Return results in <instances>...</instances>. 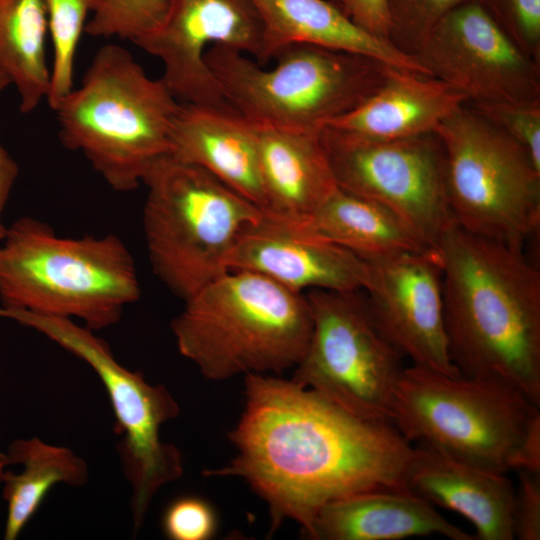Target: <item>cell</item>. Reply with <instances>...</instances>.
<instances>
[{
	"label": "cell",
	"mask_w": 540,
	"mask_h": 540,
	"mask_svg": "<svg viewBox=\"0 0 540 540\" xmlns=\"http://www.w3.org/2000/svg\"><path fill=\"white\" fill-rule=\"evenodd\" d=\"M469 106L483 114L515 140L540 170V102Z\"/></svg>",
	"instance_id": "cell-30"
},
{
	"label": "cell",
	"mask_w": 540,
	"mask_h": 540,
	"mask_svg": "<svg viewBox=\"0 0 540 540\" xmlns=\"http://www.w3.org/2000/svg\"><path fill=\"white\" fill-rule=\"evenodd\" d=\"M329 1L335 3L336 5H338L339 7H341L342 10H343V6H344V1H345V0H329Z\"/></svg>",
	"instance_id": "cell-37"
},
{
	"label": "cell",
	"mask_w": 540,
	"mask_h": 540,
	"mask_svg": "<svg viewBox=\"0 0 540 540\" xmlns=\"http://www.w3.org/2000/svg\"><path fill=\"white\" fill-rule=\"evenodd\" d=\"M343 11L359 28L389 42L386 0H345Z\"/></svg>",
	"instance_id": "cell-33"
},
{
	"label": "cell",
	"mask_w": 540,
	"mask_h": 540,
	"mask_svg": "<svg viewBox=\"0 0 540 540\" xmlns=\"http://www.w3.org/2000/svg\"><path fill=\"white\" fill-rule=\"evenodd\" d=\"M322 138L340 189L385 207L437 248L454 220L435 132L377 139L324 127Z\"/></svg>",
	"instance_id": "cell-12"
},
{
	"label": "cell",
	"mask_w": 540,
	"mask_h": 540,
	"mask_svg": "<svg viewBox=\"0 0 540 540\" xmlns=\"http://www.w3.org/2000/svg\"><path fill=\"white\" fill-rule=\"evenodd\" d=\"M452 363L490 377L540 406V271L524 248L453 223L437 248Z\"/></svg>",
	"instance_id": "cell-2"
},
{
	"label": "cell",
	"mask_w": 540,
	"mask_h": 540,
	"mask_svg": "<svg viewBox=\"0 0 540 540\" xmlns=\"http://www.w3.org/2000/svg\"><path fill=\"white\" fill-rule=\"evenodd\" d=\"M287 224L364 260L431 248L385 207L340 188L309 218Z\"/></svg>",
	"instance_id": "cell-23"
},
{
	"label": "cell",
	"mask_w": 540,
	"mask_h": 540,
	"mask_svg": "<svg viewBox=\"0 0 540 540\" xmlns=\"http://www.w3.org/2000/svg\"><path fill=\"white\" fill-rule=\"evenodd\" d=\"M168 0H100L85 28L95 38H118L138 46L164 22Z\"/></svg>",
	"instance_id": "cell-27"
},
{
	"label": "cell",
	"mask_w": 540,
	"mask_h": 540,
	"mask_svg": "<svg viewBox=\"0 0 540 540\" xmlns=\"http://www.w3.org/2000/svg\"><path fill=\"white\" fill-rule=\"evenodd\" d=\"M499 28L540 64V0H474Z\"/></svg>",
	"instance_id": "cell-29"
},
{
	"label": "cell",
	"mask_w": 540,
	"mask_h": 540,
	"mask_svg": "<svg viewBox=\"0 0 540 540\" xmlns=\"http://www.w3.org/2000/svg\"><path fill=\"white\" fill-rule=\"evenodd\" d=\"M180 103L126 48L110 43L53 111L62 145L81 153L114 191L130 192L171 155Z\"/></svg>",
	"instance_id": "cell-3"
},
{
	"label": "cell",
	"mask_w": 540,
	"mask_h": 540,
	"mask_svg": "<svg viewBox=\"0 0 540 540\" xmlns=\"http://www.w3.org/2000/svg\"><path fill=\"white\" fill-rule=\"evenodd\" d=\"M466 103L462 92L436 77L389 67L377 90L325 127L377 139L412 137L434 132Z\"/></svg>",
	"instance_id": "cell-22"
},
{
	"label": "cell",
	"mask_w": 540,
	"mask_h": 540,
	"mask_svg": "<svg viewBox=\"0 0 540 540\" xmlns=\"http://www.w3.org/2000/svg\"><path fill=\"white\" fill-rule=\"evenodd\" d=\"M439 535L451 540L475 536L442 516L406 488H377L322 506L305 537L313 540H400Z\"/></svg>",
	"instance_id": "cell-21"
},
{
	"label": "cell",
	"mask_w": 540,
	"mask_h": 540,
	"mask_svg": "<svg viewBox=\"0 0 540 540\" xmlns=\"http://www.w3.org/2000/svg\"><path fill=\"white\" fill-rule=\"evenodd\" d=\"M467 0H386L389 42L415 56L438 23Z\"/></svg>",
	"instance_id": "cell-28"
},
{
	"label": "cell",
	"mask_w": 540,
	"mask_h": 540,
	"mask_svg": "<svg viewBox=\"0 0 540 540\" xmlns=\"http://www.w3.org/2000/svg\"><path fill=\"white\" fill-rule=\"evenodd\" d=\"M228 268L261 274L300 293L364 290L369 277L368 263L358 255L267 214L240 236Z\"/></svg>",
	"instance_id": "cell-16"
},
{
	"label": "cell",
	"mask_w": 540,
	"mask_h": 540,
	"mask_svg": "<svg viewBox=\"0 0 540 540\" xmlns=\"http://www.w3.org/2000/svg\"><path fill=\"white\" fill-rule=\"evenodd\" d=\"M513 503L514 539H540V473L517 470Z\"/></svg>",
	"instance_id": "cell-32"
},
{
	"label": "cell",
	"mask_w": 540,
	"mask_h": 540,
	"mask_svg": "<svg viewBox=\"0 0 540 540\" xmlns=\"http://www.w3.org/2000/svg\"><path fill=\"white\" fill-rule=\"evenodd\" d=\"M143 185L152 271L182 300L229 270L240 236L265 214L206 170L172 155L152 165Z\"/></svg>",
	"instance_id": "cell-6"
},
{
	"label": "cell",
	"mask_w": 540,
	"mask_h": 540,
	"mask_svg": "<svg viewBox=\"0 0 540 540\" xmlns=\"http://www.w3.org/2000/svg\"><path fill=\"white\" fill-rule=\"evenodd\" d=\"M262 24L249 0H168L161 27L137 47L162 65L160 79L184 103L225 102L205 60L222 45L258 58Z\"/></svg>",
	"instance_id": "cell-15"
},
{
	"label": "cell",
	"mask_w": 540,
	"mask_h": 540,
	"mask_svg": "<svg viewBox=\"0 0 540 540\" xmlns=\"http://www.w3.org/2000/svg\"><path fill=\"white\" fill-rule=\"evenodd\" d=\"M365 261L369 277L364 292L371 314L389 343L412 365L460 375L449 354L438 250Z\"/></svg>",
	"instance_id": "cell-14"
},
{
	"label": "cell",
	"mask_w": 540,
	"mask_h": 540,
	"mask_svg": "<svg viewBox=\"0 0 540 540\" xmlns=\"http://www.w3.org/2000/svg\"><path fill=\"white\" fill-rule=\"evenodd\" d=\"M403 485L433 506L460 514L473 525L475 539H514L515 486L505 473L460 462L416 443Z\"/></svg>",
	"instance_id": "cell-17"
},
{
	"label": "cell",
	"mask_w": 540,
	"mask_h": 540,
	"mask_svg": "<svg viewBox=\"0 0 540 540\" xmlns=\"http://www.w3.org/2000/svg\"><path fill=\"white\" fill-rule=\"evenodd\" d=\"M434 132L444 148L454 223L470 233L524 248L540 225V170L528 153L467 103Z\"/></svg>",
	"instance_id": "cell-9"
},
{
	"label": "cell",
	"mask_w": 540,
	"mask_h": 540,
	"mask_svg": "<svg viewBox=\"0 0 540 540\" xmlns=\"http://www.w3.org/2000/svg\"><path fill=\"white\" fill-rule=\"evenodd\" d=\"M256 128L264 213L292 224L306 220L339 188L323 128Z\"/></svg>",
	"instance_id": "cell-19"
},
{
	"label": "cell",
	"mask_w": 540,
	"mask_h": 540,
	"mask_svg": "<svg viewBox=\"0 0 540 540\" xmlns=\"http://www.w3.org/2000/svg\"><path fill=\"white\" fill-rule=\"evenodd\" d=\"M171 321L179 353L208 380L277 375L302 358L312 330L306 294L255 272L228 270Z\"/></svg>",
	"instance_id": "cell-4"
},
{
	"label": "cell",
	"mask_w": 540,
	"mask_h": 540,
	"mask_svg": "<svg viewBox=\"0 0 540 540\" xmlns=\"http://www.w3.org/2000/svg\"><path fill=\"white\" fill-rule=\"evenodd\" d=\"M540 406L490 377L448 375L412 365L392 398L391 423L409 441L460 462L507 474L515 470Z\"/></svg>",
	"instance_id": "cell-8"
},
{
	"label": "cell",
	"mask_w": 540,
	"mask_h": 540,
	"mask_svg": "<svg viewBox=\"0 0 540 540\" xmlns=\"http://www.w3.org/2000/svg\"><path fill=\"white\" fill-rule=\"evenodd\" d=\"M6 455L10 464L23 465L19 474H4L6 540L20 535L55 484L82 486L88 479V467L81 457L69 448L45 443L38 437L13 441Z\"/></svg>",
	"instance_id": "cell-24"
},
{
	"label": "cell",
	"mask_w": 540,
	"mask_h": 540,
	"mask_svg": "<svg viewBox=\"0 0 540 540\" xmlns=\"http://www.w3.org/2000/svg\"><path fill=\"white\" fill-rule=\"evenodd\" d=\"M47 37L43 0H0V66L15 86L19 110L25 114L48 95Z\"/></svg>",
	"instance_id": "cell-25"
},
{
	"label": "cell",
	"mask_w": 540,
	"mask_h": 540,
	"mask_svg": "<svg viewBox=\"0 0 540 540\" xmlns=\"http://www.w3.org/2000/svg\"><path fill=\"white\" fill-rule=\"evenodd\" d=\"M515 470L540 473V414L534 418L525 435Z\"/></svg>",
	"instance_id": "cell-35"
},
{
	"label": "cell",
	"mask_w": 540,
	"mask_h": 540,
	"mask_svg": "<svg viewBox=\"0 0 540 540\" xmlns=\"http://www.w3.org/2000/svg\"><path fill=\"white\" fill-rule=\"evenodd\" d=\"M9 85H12L11 80L0 66V93ZM18 175V164L0 143V240L7 228L3 220V213Z\"/></svg>",
	"instance_id": "cell-34"
},
{
	"label": "cell",
	"mask_w": 540,
	"mask_h": 540,
	"mask_svg": "<svg viewBox=\"0 0 540 540\" xmlns=\"http://www.w3.org/2000/svg\"><path fill=\"white\" fill-rule=\"evenodd\" d=\"M262 24L255 60L265 65L285 47L306 43L360 54L388 66L429 75L416 56L359 28L329 0H249Z\"/></svg>",
	"instance_id": "cell-20"
},
{
	"label": "cell",
	"mask_w": 540,
	"mask_h": 540,
	"mask_svg": "<svg viewBox=\"0 0 540 540\" xmlns=\"http://www.w3.org/2000/svg\"><path fill=\"white\" fill-rule=\"evenodd\" d=\"M306 296L312 330L291 380L358 417L391 423L404 358L378 328L364 290Z\"/></svg>",
	"instance_id": "cell-11"
},
{
	"label": "cell",
	"mask_w": 540,
	"mask_h": 540,
	"mask_svg": "<svg viewBox=\"0 0 540 540\" xmlns=\"http://www.w3.org/2000/svg\"><path fill=\"white\" fill-rule=\"evenodd\" d=\"M162 529L172 540H208L216 532L217 518L208 502L199 497L184 496L166 508Z\"/></svg>",
	"instance_id": "cell-31"
},
{
	"label": "cell",
	"mask_w": 540,
	"mask_h": 540,
	"mask_svg": "<svg viewBox=\"0 0 540 540\" xmlns=\"http://www.w3.org/2000/svg\"><path fill=\"white\" fill-rule=\"evenodd\" d=\"M244 410L228 433L235 456L208 477H238L285 520L309 532L325 504L366 490L404 488L413 444L389 422L358 417L294 381L244 377Z\"/></svg>",
	"instance_id": "cell-1"
},
{
	"label": "cell",
	"mask_w": 540,
	"mask_h": 540,
	"mask_svg": "<svg viewBox=\"0 0 540 540\" xmlns=\"http://www.w3.org/2000/svg\"><path fill=\"white\" fill-rule=\"evenodd\" d=\"M415 56L469 105L540 102V64L525 54L474 1L452 9Z\"/></svg>",
	"instance_id": "cell-13"
},
{
	"label": "cell",
	"mask_w": 540,
	"mask_h": 540,
	"mask_svg": "<svg viewBox=\"0 0 540 540\" xmlns=\"http://www.w3.org/2000/svg\"><path fill=\"white\" fill-rule=\"evenodd\" d=\"M9 459L6 454L0 453V483L4 480L5 467L9 465Z\"/></svg>",
	"instance_id": "cell-36"
},
{
	"label": "cell",
	"mask_w": 540,
	"mask_h": 540,
	"mask_svg": "<svg viewBox=\"0 0 540 540\" xmlns=\"http://www.w3.org/2000/svg\"><path fill=\"white\" fill-rule=\"evenodd\" d=\"M140 296L134 258L116 234L64 237L23 216L0 240L2 309L76 318L97 331Z\"/></svg>",
	"instance_id": "cell-5"
},
{
	"label": "cell",
	"mask_w": 540,
	"mask_h": 540,
	"mask_svg": "<svg viewBox=\"0 0 540 540\" xmlns=\"http://www.w3.org/2000/svg\"><path fill=\"white\" fill-rule=\"evenodd\" d=\"M0 317L30 327L86 362L102 381L122 436L118 450L132 490L131 511L137 531L158 490L183 474L180 450L160 437L161 426L179 415L168 389L148 383L140 372L122 366L108 344L72 319L0 308Z\"/></svg>",
	"instance_id": "cell-10"
},
{
	"label": "cell",
	"mask_w": 540,
	"mask_h": 540,
	"mask_svg": "<svg viewBox=\"0 0 540 540\" xmlns=\"http://www.w3.org/2000/svg\"><path fill=\"white\" fill-rule=\"evenodd\" d=\"M100 0H43L48 35L52 43L50 84L46 98L53 110L74 88V68L78 46Z\"/></svg>",
	"instance_id": "cell-26"
},
{
	"label": "cell",
	"mask_w": 540,
	"mask_h": 540,
	"mask_svg": "<svg viewBox=\"0 0 540 540\" xmlns=\"http://www.w3.org/2000/svg\"><path fill=\"white\" fill-rule=\"evenodd\" d=\"M205 60L224 101L253 123L320 130L369 97L389 67L360 54L296 43L265 68L250 56L222 45Z\"/></svg>",
	"instance_id": "cell-7"
},
{
	"label": "cell",
	"mask_w": 540,
	"mask_h": 540,
	"mask_svg": "<svg viewBox=\"0 0 540 540\" xmlns=\"http://www.w3.org/2000/svg\"><path fill=\"white\" fill-rule=\"evenodd\" d=\"M171 155L206 170L264 210L256 124L226 102H181Z\"/></svg>",
	"instance_id": "cell-18"
}]
</instances>
